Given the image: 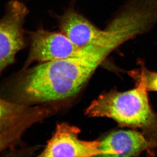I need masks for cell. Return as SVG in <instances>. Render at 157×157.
Instances as JSON below:
<instances>
[{"mask_svg":"<svg viewBox=\"0 0 157 157\" xmlns=\"http://www.w3.org/2000/svg\"><path fill=\"white\" fill-rule=\"evenodd\" d=\"M30 39L29 52L22 70L35 62L42 63L71 56L79 48L63 33L40 29L30 33Z\"/></svg>","mask_w":157,"mask_h":157,"instance_id":"cell-6","label":"cell"},{"mask_svg":"<svg viewBox=\"0 0 157 157\" xmlns=\"http://www.w3.org/2000/svg\"><path fill=\"white\" fill-rule=\"evenodd\" d=\"M37 119L24 121L14 126L0 132V153L12 148L21 140L26 130L36 121Z\"/></svg>","mask_w":157,"mask_h":157,"instance_id":"cell-9","label":"cell"},{"mask_svg":"<svg viewBox=\"0 0 157 157\" xmlns=\"http://www.w3.org/2000/svg\"><path fill=\"white\" fill-rule=\"evenodd\" d=\"M6 9L0 19V74L14 63L17 52L26 45L23 25L29 13L27 7L19 1L11 0Z\"/></svg>","mask_w":157,"mask_h":157,"instance_id":"cell-4","label":"cell"},{"mask_svg":"<svg viewBox=\"0 0 157 157\" xmlns=\"http://www.w3.org/2000/svg\"><path fill=\"white\" fill-rule=\"evenodd\" d=\"M112 49L98 45L78 48L71 56L41 63L0 84V97L16 104L63 100L78 93Z\"/></svg>","mask_w":157,"mask_h":157,"instance_id":"cell-1","label":"cell"},{"mask_svg":"<svg viewBox=\"0 0 157 157\" xmlns=\"http://www.w3.org/2000/svg\"><path fill=\"white\" fill-rule=\"evenodd\" d=\"M100 141V156H136L155 144L142 132L132 130L113 132Z\"/></svg>","mask_w":157,"mask_h":157,"instance_id":"cell-7","label":"cell"},{"mask_svg":"<svg viewBox=\"0 0 157 157\" xmlns=\"http://www.w3.org/2000/svg\"><path fill=\"white\" fill-rule=\"evenodd\" d=\"M148 91L141 82L127 91L101 95L86 109L90 117L112 119L122 127L138 129L154 143L157 141V115L151 107Z\"/></svg>","mask_w":157,"mask_h":157,"instance_id":"cell-2","label":"cell"},{"mask_svg":"<svg viewBox=\"0 0 157 157\" xmlns=\"http://www.w3.org/2000/svg\"><path fill=\"white\" fill-rule=\"evenodd\" d=\"M36 109L0 97V132L27 120L39 117L41 110L36 111Z\"/></svg>","mask_w":157,"mask_h":157,"instance_id":"cell-8","label":"cell"},{"mask_svg":"<svg viewBox=\"0 0 157 157\" xmlns=\"http://www.w3.org/2000/svg\"><path fill=\"white\" fill-rule=\"evenodd\" d=\"M129 74L136 82L143 83L148 91L157 92V72L149 71L142 64L140 69L131 71Z\"/></svg>","mask_w":157,"mask_h":157,"instance_id":"cell-10","label":"cell"},{"mask_svg":"<svg viewBox=\"0 0 157 157\" xmlns=\"http://www.w3.org/2000/svg\"><path fill=\"white\" fill-rule=\"evenodd\" d=\"M80 133V129L77 127L67 123L59 124L39 156H100V140H80L78 138Z\"/></svg>","mask_w":157,"mask_h":157,"instance_id":"cell-5","label":"cell"},{"mask_svg":"<svg viewBox=\"0 0 157 157\" xmlns=\"http://www.w3.org/2000/svg\"><path fill=\"white\" fill-rule=\"evenodd\" d=\"M59 26L62 33L78 48L98 45L113 50L130 36L127 29L121 30V23L113 21L106 30H100L84 16L73 10H69L60 17Z\"/></svg>","mask_w":157,"mask_h":157,"instance_id":"cell-3","label":"cell"}]
</instances>
